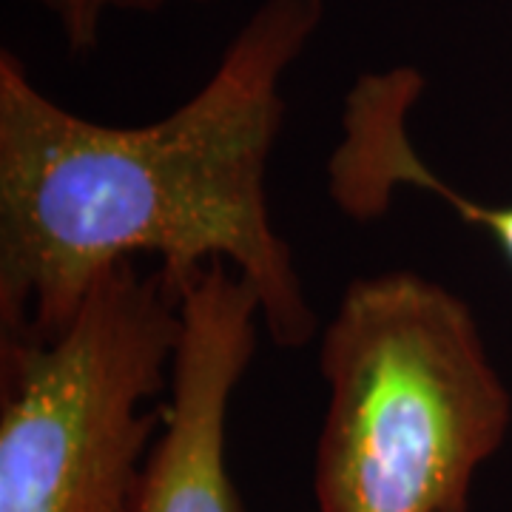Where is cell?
<instances>
[{"instance_id":"cell-1","label":"cell","mask_w":512,"mask_h":512,"mask_svg":"<svg viewBox=\"0 0 512 512\" xmlns=\"http://www.w3.org/2000/svg\"><path fill=\"white\" fill-rule=\"evenodd\" d=\"M322 23L325 0H259L200 89L146 126L74 114L0 49V342L52 336L97 276L151 256L180 299L225 262L276 348H305L319 316L271 217L268 168L285 77Z\"/></svg>"},{"instance_id":"cell-2","label":"cell","mask_w":512,"mask_h":512,"mask_svg":"<svg viewBox=\"0 0 512 512\" xmlns=\"http://www.w3.org/2000/svg\"><path fill=\"white\" fill-rule=\"evenodd\" d=\"M319 370V512L464 507L510 436L512 393L473 305L419 271L356 276L322 330Z\"/></svg>"},{"instance_id":"cell-3","label":"cell","mask_w":512,"mask_h":512,"mask_svg":"<svg viewBox=\"0 0 512 512\" xmlns=\"http://www.w3.org/2000/svg\"><path fill=\"white\" fill-rule=\"evenodd\" d=\"M183 299L128 259L63 328L0 342V512H128L163 433Z\"/></svg>"},{"instance_id":"cell-4","label":"cell","mask_w":512,"mask_h":512,"mask_svg":"<svg viewBox=\"0 0 512 512\" xmlns=\"http://www.w3.org/2000/svg\"><path fill=\"white\" fill-rule=\"evenodd\" d=\"M183 316L163 433L128 512H245L228 467V413L259 348L262 308L234 268L214 262L185 291Z\"/></svg>"},{"instance_id":"cell-5","label":"cell","mask_w":512,"mask_h":512,"mask_svg":"<svg viewBox=\"0 0 512 512\" xmlns=\"http://www.w3.org/2000/svg\"><path fill=\"white\" fill-rule=\"evenodd\" d=\"M52 20L72 55H89L100 46L114 15H157L168 6H205L214 0H23Z\"/></svg>"},{"instance_id":"cell-6","label":"cell","mask_w":512,"mask_h":512,"mask_svg":"<svg viewBox=\"0 0 512 512\" xmlns=\"http://www.w3.org/2000/svg\"><path fill=\"white\" fill-rule=\"evenodd\" d=\"M447 512H470V504H464V507H456V510H447Z\"/></svg>"}]
</instances>
